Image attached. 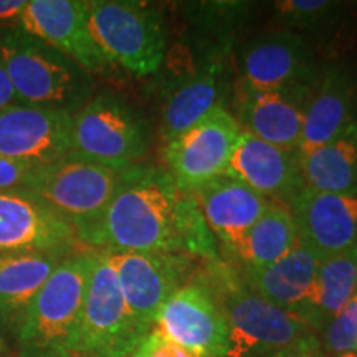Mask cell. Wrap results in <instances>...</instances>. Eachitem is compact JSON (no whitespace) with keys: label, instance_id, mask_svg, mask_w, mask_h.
Here are the masks:
<instances>
[{"label":"cell","instance_id":"484cf974","mask_svg":"<svg viewBox=\"0 0 357 357\" xmlns=\"http://www.w3.org/2000/svg\"><path fill=\"white\" fill-rule=\"evenodd\" d=\"M300 240L296 222L283 205H271L255 225L243 236L238 247L231 250L238 270H255L278 261L291 252Z\"/></svg>","mask_w":357,"mask_h":357},{"label":"cell","instance_id":"8fae6325","mask_svg":"<svg viewBox=\"0 0 357 357\" xmlns=\"http://www.w3.org/2000/svg\"><path fill=\"white\" fill-rule=\"evenodd\" d=\"M236 83L252 89L307 88L318 82L321 68L316 52L294 32L258 35L236 53Z\"/></svg>","mask_w":357,"mask_h":357},{"label":"cell","instance_id":"d6986e66","mask_svg":"<svg viewBox=\"0 0 357 357\" xmlns=\"http://www.w3.org/2000/svg\"><path fill=\"white\" fill-rule=\"evenodd\" d=\"M300 238L321 260L357 245V190L323 194L303 189L288 207Z\"/></svg>","mask_w":357,"mask_h":357},{"label":"cell","instance_id":"3957f363","mask_svg":"<svg viewBox=\"0 0 357 357\" xmlns=\"http://www.w3.org/2000/svg\"><path fill=\"white\" fill-rule=\"evenodd\" d=\"M0 53L19 105L77 114L95 79L77 61L15 25H0Z\"/></svg>","mask_w":357,"mask_h":357},{"label":"cell","instance_id":"836d02e7","mask_svg":"<svg viewBox=\"0 0 357 357\" xmlns=\"http://www.w3.org/2000/svg\"><path fill=\"white\" fill-rule=\"evenodd\" d=\"M6 351H7V346H6V342H3L2 336H0V354H2V352H6Z\"/></svg>","mask_w":357,"mask_h":357},{"label":"cell","instance_id":"8992f818","mask_svg":"<svg viewBox=\"0 0 357 357\" xmlns=\"http://www.w3.org/2000/svg\"><path fill=\"white\" fill-rule=\"evenodd\" d=\"M151 147L147 121L118 93H95L71 124V154L114 169L141 164Z\"/></svg>","mask_w":357,"mask_h":357},{"label":"cell","instance_id":"ffe728a7","mask_svg":"<svg viewBox=\"0 0 357 357\" xmlns=\"http://www.w3.org/2000/svg\"><path fill=\"white\" fill-rule=\"evenodd\" d=\"M190 194L194 195L213 238L229 252L238 247L248 230L273 205L229 174L215 177Z\"/></svg>","mask_w":357,"mask_h":357},{"label":"cell","instance_id":"5b68a950","mask_svg":"<svg viewBox=\"0 0 357 357\" xmlns=\"http://www.w3.org/2000/svg\"><path fill=\"white\" fill-rule=\"evenodd\" d=\"M93 38L113 68L149 77L164 63L167 29L159 7L134 0H86Z\"/></svg>","mask_w":357,"mask_h":357},{"label":"cell","instance_id":"83f0119b","mask_svg":"<svg viewBox=\"0 0 357 357\" xmlns=\"http://www.w3.org/2000/svg\"><path fill=\"white\" fill-rule=\"evenodd\" d=\"M37 167L0 155V192H26Z\"/></svg>","mask_w":357,"mask_h":357},{"label":"cell","instance_id":"d590c367","mask_svg":"<svg viewBox=\"0 0 357 357\" xmlns=\"http://www.w3.org/2000/svg\"><path fill=\"white\" fill-rule=\"evenodd\" d=\"M354 352L357 354V333H356V339H354Z\"/></svg>","mask_w":357,"mask_h":357},{"label":"cell","instance_id":"cb8c5ba5","mask_svg":"<svg viewBox=\"0 0 357 357\" xmlns=\"http://www.w3.org/2000/svg\"><path fill=\"white\" fill-rule=\"evenodd\" d=\"M300 169L307 190L323 194L357 190V121L334 139L300 155Z\"/></svg>","mask_w":357,"mask_h":357},{"label":"cell","instance_id":"4316f807","mask_svg":"<svg viewBox=\"0 0 357 357\" xmlns=\"http://www.w3.org/2000/svg\"><path fill=\"white\" fill-rule=\"evenodd\" d=\"M280 20L293 29L318 30L334 19L337 3L319 2V0H291V2L276 3Z\"/></svg>","mask_w":357,"mask_h":357},{"label":"cell","instance_id":"44dd1931","mask_svg":"<svg viewBox=\"0 0 357 357\" xmlns=\"http://www.w3.org/2000/svg\"><path fill=\"white\" fill-rule=\"evenodd\" d=\"M319 263L321 257L300 238L291 252L271 265L255 270H235L252 291L301 319L314 287Z\"/></svg>","mask_w":357,"mask_h":357},{"label":"cell","instance_id":"7a4b0ae2","mask_svg":"<svg viewBox=\"0 0 357 357\" xmlns=\"http://www.w3.org/2000/svg\"><path fill=\"white\" fill-rule=\"evenodd\" d=\"M199 276L225 318L223 357H270L287 351L316 354L321 351L319 336L305 321L252 291L230 263L204 261Z\"/></svg>","mask_w":357,"mask_h":357},{"label":"cell","instance_id":"ba28073f","mask_svg":"<svg viewBox=\"0 0 357 357\" xmlns=\"http://www.w3.org/2000/svg\"><path fill=\"white\" fill-rule=\"evenodd\" d=\"M129 169H114L75 154L37 167L26 190L50 207L75 231L95 222L121 189Z\"/></svg>","mask_w":357,"mask_h":357},{"label":"cell","instance_id":"d6a6232c","mask_svg":"<svg viewBox=\"0 0 357 357\" xmlns=\"http://www.w3.org/2000/svg\"><path fill=\"white\" fill-rule=\"evenodd\" d=\"M316 357H357L356 352H341V354H333V352L319 351Z\"/></svg>","mask_w":357,"mask_h":357},{"label":"cell","instance_id":"277c9868","mask_svg":"<svg viewBox=\"0 0 357 357\" xmlns=\"http://www.w3.org/2000/svg\"><path fill=\"white\" fill-rule=\"evenodd\" d=\"M89 263L91 250L56 266L15 329L19 357H77Z\"/></svg>","mask_w":357,"mask_h":357},{"label":"cell","instance_id":"7402d4cb","mask_svg":"<svg viewBox=\"0 0 357 357\" xmlns=\"http://www.w3.org/2000/svg\"><path fill=\"white\" fill-rule=\"evenodd\" d=\"M223 91L225 70L217 58L202 61L189 77L169 89L160 108V137L164 144L222 106Z\"/></svg>","mask_w":357,"mask_h":357},{"label":"cell","instance_id":"9a60e30c","mask_svg":"<svg viewBox=\"0 0 357 357\" xmlns=\"http://www.w3.org/2000/svg\"><path fill=\"white\" fill-rule=\"evenodd\" d=\"M73 116L63 111L13 105L0 111V155L42 167L71 154Z\"/></svg>","mask_w":357,"mask_h":357},{"label":"cell","instance_id":"30bf717a","mask_svg":"<svg viewBox=\"0 0 357 357\" xmlns=\"http://www.w3.org/2000/svg\"><path fill=\"white\" fill-rule=\"evenodd\" d=\"M242 131L225 105L217 106L185 132L164 144L167 172L187 192L225 176Z\"/></svg>","mask_w":357,"mask_h":357},{"label":"cell","instance_id":"e575fe53","mask_svg":"<svg viewBox=\"0 0 357 357\" xmlns=\"http://www.w3.org/2000/svg\"><path fill=\"white\" fill-rule=\"evenodd\" d=\"M129 357H144V356H142V354H141V352L136 349V351H134V352H132V354H131V356H129Z\"/></svg>","mask_w":357,"mask_h":357},{"label":"cell","instance_id":"e0dca14e","mask_svg":"<svg viewBox=\"0 0 357 357\" xmlns=\"http://www.w3.org/2000/svg\"><path fill=\"white\" fill-rule=\"evenodd\" d=\"M227 174L287 208L305 189L298 153L268 144L247 131L240 134Z\"/></svg>","mask_w":357,"mask_h":357},{"label":"cell","instance_id":"52a82bcc","mask_svg":"<svg viewBox=\"0 0 357 357\" xmlns=\"http://www.w3.org/2000/svg\"><path fill=\"white\" fill-rule=\"evenodd\" d=\"M149 333L129 311L108 252L91 250L77 357H129Z\"/></svg>","mask_w":357,"mask_h":357},{"label":"cell","instance_id":"d4e9b609","mask_svg":"<svg viewBox=\"0 0 357 357\" xmlns=\"http://www.w3.org/2000/svg\"><path fill=\"white\" fill-rule=\"evenodd\" d=\"M356 293L357 245L321 260L314 287L301 319L319 336L326 324L354 298Z\"/></svg>","mask_w":357,"mask_h":357},{"label":"cell","instance_id":"603a6c76","mask_svg":"<svg viewBox=\"0 0 357 357\" xmlns=\"http://www.w3.org/2000/svg\"><path fill=\"white\" fill-rule=\"evenodd\" d=\"M66 257L42 252L0 255V324L3 328L13 331L19 328L33 298Z\"/></svg>","mask_w":357,"mask_h":357},{"label":"cell","instance_id":"7c38bea8","mask_svg":"<svg viewBox=\"0 0 357 357\" xmlns=\"http://www.w3.org/2000/svg\"><path fill=\"white\" fill-rule=\"evenodd\" d=\"M153 329L199 357L225 356V318L199 271L164 303Z\"/></svg>","mask_w":357,"mask_h":357},{"label":"cell","instance_id":"5bb4252c","mask_svg":"<svg viewBox=\"0 0 357 357\" xmlns=\"http://www.w3.org/2000/svg\"><path fill=\"white\" fill-rule=\"evenodd\" d=\"M314 84L307 88L252 89L235 83L230 113L243 131L268 144L298 153L306 105Z\"/></svg>","mask_w":357,"mask_h":357},{"label":"cell","instance_id":"ac0fdd59","mask_svg":"<svg viewBox=\"0 0 357 357\" xmlns=\"http://www.w3.org/2000/svg\"><path fill=\"white\" fill-rule=\"evenodd\" d=\"M357 121V70L333 61L321 68L305 111L298 154L326 144Z\"/></svg>","mask_w":357,"mask_h":357},{"label":"cell","instance_id":"4dcf8cb0","mask_svg":"<svg viewBox=\"0 0 357 357\" xmlns=\"http://www.w3.org/2000/svg\"><path fill=\"white\" fill-rule=\"evenodd\" d=\"M29 0H0V24L6 22H17L20 13L26 7Z\"/></svg>","mask_w":357,"mask_h":357},{"label":"cell","instance_id":"1f68e13d","mask_svg":"<svg viewBox=\"0 0 357 357\" xmlns=\"http://www.w3.org/2000/svg\"><path fill=\"white\" fill-rule=\"evenodd\" d=\"M318 354V352H316ZM316 354H306V352H298V351H287V352H278L270 357H316Z\"/></svg>","mask_w":357,"mask_h":357},{"label":"cell","instance_id":"6da1fadb","mask_svg":"<svg viewBox=\"0 0 357 357\" xmlns=\"http://www.w3.org/2000/svg\"><path fill=\"white\" fill-rule=\"evenodd\" d=\"M79 243L91 250L136 253H185L207 261L222 260L190 192L162 169L137 164L101 215L78 229Z\"/></svg>","mask_w":357,"mask_h":357},{"label":"cell","instance_id":"2e32d148","mask_svg":"<svg viewBox=\"0 0 357 357\" xmlns=\"http://www.w3.org/2000/svg\"><path fill=\"white\" fill-rule=\"evenodd\" d=\"M75 229L29 192H0V255L63 253L77 247Z\"/></svg>","mask_w":357,"mask_h":357},{"label":"cell","instance_id":"4fadbf2b","mask_svg":"<svg viewBox=\"0 0 357 357\" xmlns=\"http://www.w3.org/2000/svg\"><path fill=\"white\" fill-rule=\"evenodd\" d=\"M15 26L65 53L89 75L114 70L89 30L86 0H29Z\"/></svg>","mask_w":357,"mask_h":357},{"label":"cell","instance_id":"9c48e42d","mask_svg":"<svg viewBox=\"0 0 357 357\" xmlns=\"http://www.w3.org/2000/svg\"><path fill=\"white\" fill-rule=\"evenodd\" d=\"M129 311L153 331L160 307L197 275L202 258L185 253L108 252Z\"/></svg>","mask_w":357,"mask_h":357},{"label":"cell","instance_id":"f546056e","mask_svg":"<svg viewBox=\"0 0 357 357\" xmlns=\"http://www.w3.org/2000/svg\"><path fill=\"white\" fill-rule=\"evenodd\" d=\"M13 105H19V100H17L15 89H13L10 78L7 75L6 65H3L2 60V53H0V111Z\"/></svg>","mask_w":357,"mask_h":357},{"label":"cell","instance_id":"f1b7e54d","mask_svg":"<svg viewBox=\"0 0 357 357\" xmlns=\"http://www.w3.org/2000/svg\"><path fill=\"white\" fill-rule=\"evenodd\" d=\"M137 351L144 357H199L194 352L187 351L185 347L178 346L171 339L162 336L155 329L147 334V337L137 347Z\"/></svg>","mask_w":357,"mask_h":357}]
</instances>
